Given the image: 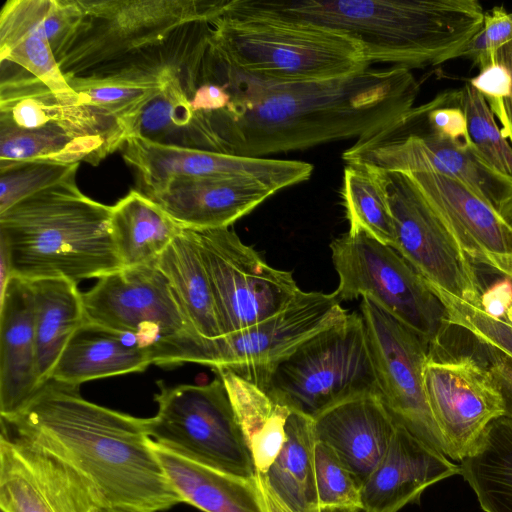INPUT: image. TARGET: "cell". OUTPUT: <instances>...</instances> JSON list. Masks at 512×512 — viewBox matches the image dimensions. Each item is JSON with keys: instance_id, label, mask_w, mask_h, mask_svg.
Instances as JSON below:
<instances>
[{"instance_id": "cell-1", "label": "cell", "mask_w": 512, "mask_h": 512, "mask_svg": "<svg viewBox=\"0 0 512 512\" xmlns=\"http://www.w3.org/2000/svg\"><path fill=\"white\" fill-rule=\"evenodd\" d=\"M202 69V82L222 85L231 101L198 112V149L246 157L361 139L411 110L420 91L411 70L397 66L326 81H269L232 67L210 42Z\"/></svg>"}, {"instance_id": "cell-2", "label": "cell", "mask_w": 512, "mask_h": 512, "mask_svg": "<svg viewBox=\"0 0 512 512\" xmlns=\"http://www.w3.org/2000/svg\"><path fill=\"white\" fill-rule=\"evenodd\" d=\"M1 432L74 469L105 510L161 512L183 503L153 450L146 418L84 399L79 387L45 382Z\"/></svg>"}, {"instance_id": "cell-3", "label": "cell", "mask_w": 512, "mask_h": 512, "mask_svg": "<svg viewBox=\"0 0 512 512\" xmlns=\"http://www.w3.org/2000/svg\"><path fill=\"white\" fill-rule=\"evenodd\" d=\"M225 12L332 29L357 41L369 64L409 70L459 58L485 13L477 0H231Z\"/></svg>"}, {"instance_id": "cell-4", "label": "cell", "mask_w": 512, "mask_h": 512, "mask_svg": "<svg viewBox=\"0 0 512 512\" xmlns=\"http://www.w3.org/2000/svg\"><path fill=\"white\" fill-rule=\"evenodd\" d=\"M75 176L0 212V249L13 277L78 284L123 269L111 232V206L83 194Z\"/></svg>"}, {"instance_id": "cell-5", "label": "cell", "mask_w": 512, "mask_h": 512, "mask_svg": "<svg viewBox=\"0 0 512 512\" xmlns=\"http://www.w3.org/2000/svg\"><path fill=\"white\" fill-rule=\"evenodd\" d=\"M230 0H78L82 17L57 55L66 78L166 62L164 49Z\"/></svg>"}, {"instance_id": "cell-6", "label": "cell", "mask_w": 512, "mask_h": 512, "mask_svg": "<svg viewBox=\"0 0 512 512\" xmlns=\"http://www.w3.org/2000/svg\"><path fill=\"white\" fill-rule=\"evenodd\" d=\"M1 75L2 151L13 164L98 165L130 136L116 118L78 95L54 94L30 73Z\"/></svg>"}, {"instance_id": "cell-7", "label": "cell", "mask_w": 512, "mask_h": 512, "mask_svg": "<svg viewBox=\"0 0 512 512\" xmlns=\"http://www.w3.org/2000/svg\"><path fill=\"white\" fill-rule=\"evenodd\" d=\"M209 42L232 67L269 81H326L370 67L361 45L346 34L270 17L223 12L211 22Z\"/></svg>"}, {"instance_id": "cell-8", "label": "cell", "mask_w": 512, "mask_h": 512, "mask_svg": "<svg viewBox=\"0 0 512 512\" xmlns=\"http://www.w3.org/2000/svg\"><path fill=\"white\" fill-rule=\"evenodd\" d=\"M84 320L139 338L160 366L210 367V340L194 329L156 263L123 268L82 293Z\"/></svg>"}, {"instance_id": "cell-9", "label": "cell", "mask_w": 512, "mask_h": 512, "mask_svg": "<svg viewBox=\"0 0 512 512\" xmlns=\"http://www.w3.org/2000/svg\"><path fill=\"white\" fill-rule=\"evenodd\" d=\"M311 418L364 394H378L366 328L353 312L301 344L271 372L264 388Z\"/></svg>"}, {"instance_id": "cell-10", "label": "cell", "mask_w": 512, "mask_h": 512, "mask_svg": "<svg viewBox=\"0 0 512 512\" xmlns=\"http://www.w3.org/2000/svg\"><path fill=\"white\" fill-rule=\"evenodd\" d=\"M340 302L369 297L429 346L443 348L451 327L445 307L428 282L393 247L363 233L347 232L331 245Z\"/></svg>"}, {"instance_id": "cell-11", "label": "cell", "mask_w": 512, "mask_h": 512, "mask_svg": "<svg viewBox=\"0 0 512 512\" xmlns=\"http://www.w3.org/2000/svg\"><path fill=\"white\" fill-rule=\"evenodd\" d=\"M158 385L157 413L146 418L154 443L220 472L257 478L253 457L218 374L204 385Z\"/></svg>"}, {"instance_id": "cell-12", "label": "cell", "mask_w": 512, "mask_h": 512, "mask_svg": "<svg viewBox=\"0 0 512 512\" xmlns=\"http://www.w3.org/2000/svg\"><path fill=\"white\" fill-rule=\"evenodd\" d=\"M405 114L356 140L342 153L344 162L381 172H430L458 179L496 207L508 195L512 176L492 167L470 140L431 134L409 122Z\"/></svg>"}, {"instance_id": "cell-13", "label": "cell", "mask_w": 512, "mask_h": 512, "mask_svg": "<svg viewBox=\"0 0 512 512\" xmlns=\"http://www.w3.org/2000/svg\"><path fill=\"white\" fill-rule=\"evenodd\" d=\"M192 230L223 335L275 315L301 290L291 272L270 266L229 227Z\"/></svg>"}, {"instance_id": "cell-14", "label": "cell", "mask_w": 512, "mask_h": 512, "mask_svg": "<svg viewBox=\"0 0 512 512\" xmlns=\"http://www.w3.org/2000/svg\"><path fill=\"white\" fill-rule=\"evenodd\" d=\"M359 313L367 332L379 395L387 410L398 425L445 454L424 388L429 346L369 297H362Z\"/></svg>"}, {"instance_id": "cell-15", "label": "cell", "mask_w": 512, "mask_h": 512, "mask_svg": "<svg viewBox=\"0 0 512 512\" xmlns=\"http://www.w3.org/2000/svg\"><path fill=\"white\" fill-rule=\"evenodd\" d=\"M378 172L394 218L392 247L429 285L480 307L484 288L474 263L435 216L411 179L401 172Z\"/></svg>"}, {"instance_id": "cell-16", "label": "cell", "mask_w": 512, "mask_h": 512, "mask_svg": "<svg viewBox=\"0 0 512 512\" xmlns=\"http://www.w3.org/2000/svg\"><path fill=\"white\" fill-rule=\"evenodd\" d=\"M347 314L334 293L300 290L275 315L210 340V367L228 370L264 389L280 362Z\"/></svg>"}, {"instance_id": "cell-17", "label": "cell", "mask_w": 512, "mask_h": 512, "mask_svg": "<svg viewBox=\"0 0 512 512\" xmlns=\"http://www.w3.org/2000/svg\"><path fill=\"white\" fill-rule=\"evenodd\" d=\"M423 381L445 455L461 463L488 426L505 417L499 384L489 366L472 355L444 358L432 352L424 365Z\"/></svg>"}, {"instance_id": "cell-18", "label": "cell", "mask_w": 512, "mask_h": 512, "mask_svg": "<svg viewBox=\"0 0 512 512\" xmlns=\"http://www.w3.org/2000/svg\"><path fill=\"white\" fill-rule=\"evenodd\" d=\"M136 176L137 191L152 197L179 179L246 178L274 193L310 178L313 166L298 160L246 157L172 144L133 135L122 148Z\"/></svg>"}, {"instance_id": "cell-19", "label": "cell", "mask_w": 512, "mask_h": 512, "mask_svg": "<svg viewBox=\"0 0 512 512\" xmlns=\"http://www.w3.org/2000/svg\"><path fill=\"white\" fill-rule=\"evenodd\" d=\"M2 512H104L89 483L51 454L1 432Z\"/></svg>"}, {"instance_id": "cell-20", "label": "cell", "mask_w": 512, "mask_h": 512, "mask_svg": "<svg viewBox=\"0 0 512 512\" xmlns=\"http://www.w3.org/2000/svg\"><path fill=\"white\" fill-rule=\"evenodd\" d=\"M405 174L474 264L511 276L512 226L492 202L458 179L430 172Z\"/></svg>"}, {"instance_id": "cell-21", "label": "cell", "mask_w": 512, "mask_h": 512, "mask_svg": "<svg viewBox=\"0 0 512 512\" xmlns=\"http://www.w3.org/2000/svg\"><path fill=\"white\" fill-rule=\"evenodd\" d=\"M68 27L57 0H8L0 13V60L33 75L54 94L76 97L62 73L52 47Z\"/></svg>"}, {"instance_id": "cell-22", "label": "cell", "mask_w": 512, "mask_h": 512, "mask_svg": "<svg viewBox=\"0 0 512 512\" xmlns=\"http://www.w3.org/2000/svg\"><path fill=\"white\" fill-rule=\"evenodd\" d=\"M461 474L460 465L398 425L361 491L364 512H398L431 485Z\"/></svg>"}, {"instance_id": "cell-23", "label": "cell", "mask_w": 512, "mask_h": 512, "mask_svg": "<svg viewBox=\"0 0 512 512\" xmlns=\"http://www.w3.org/2000/svg\"><path fill=\"white\" fill-rule=\"evenodd\" d=\"M317 440L328 444L363 486L382 460L397 423L380 395L342 401L313 418Z\"/></svg>"}, {"instance_id": "cell-24", "label": "cell", "mask_w": 512, "mask_h": 512, "mask_svg": "<svg viewBox=\"0 0 512 512\" xmlns=\"http://www.w3.org/2000/svg\"><path fill=\"white\" fill-rule=\"evenodd\" d=\"M40 387L32 287L30 281L12 277L0 295L1 418L24 409Z\"/></svg>"}, {"instance_id": "cell-25", "label": "cell", "mask_w": 512, "mask_h": 512, "mask_svg": "<svg viewBox=\"0 0 512 512\" xmlns=\"http://www.w3.org/2000/svg\"><path fill=\"white\" fill-rule=\"evenodd\" d=\"M264 185L246 178L179 179L148 197L183 228H226L271 195Z\"/></svg>"}, {"instance_id": "cell-26", "label": "cell", "mask_w": 512, "mask_h": 512, "mask_svg": "<svg viewBox=\"0 0 512 512\" xmlns=\"http://www.w3.org/2000/svg\"><path fill=\"white\" fill-rule=\"evenodd\" d=\"M151 364L153 356L137 336L84 320L49 380L79 387L95 379L141 372Z\"/></svg>"}, {"instance_id": "cell-27", "label": "cell", "mask_w": 512, "mask_h": 512, "mask_svg": "<svg viewBox=\"0 0 512 512\" xmlns=\"http://www.w3.org/2000/svg\"><path fill=\"white\" fill-rule=\"evenodd\" d=\"M154 452L184 503L204 512H266L256 479H244L190 461L151 440Z\"/></svg>"}, {"instance_id": "cell-28", "label": "cell", "mask_w": 512, "mask_h": 512, "mask_svg": "<svg viewBox=\"0 0 512 512\" xmlns=\"http://www.w3.org/2000/svg\"><path fill=\"white\" fill-rule=\"evenodd\" d=\"M182 67L132 66L66 79L81 102L116 118L131 136L143 111L161 93L171 72Z\"/></svg>"}, {"instance_id": "cell-29", "label": "cell", "mask_w": 512, "mask_h": 512, "mask_svg": "<svg viewBox=\"0 0 512 512\" xmlns=\"http://www.w3.org/2000/svg\"><path fill=\"white\" fill-rule=\"evenodd\" d=\"M183 227L132 189L111 206V232L123 268L153 265Z\"/></svg>"}, {"instance_id": "cell-30", "label": "cell", "mask_w": 512, "mask_h": 512, "mask_svg": "<svg viewBox=\"0 0 512 512\" xmlns=\"http://www.w3.org/2000/svg\"><path fill=\"white\" fill-rule=\"evenodd\" d=\"M253 457L257 475H265L287 439L294 410L266 390L228 370H218Z\"/></svg>"}, {"instance_id": "cell-31", "label": "cell", "mask_w": 512, "mask_h": 512, "mask_svg": "<svg viewBox=\"0 0 512 512\" xmlns=\"http://www.w3.org/2000/svg\"><path fill=\"white\" fill-rule=\"evenodd\" d=\"M190 323L207 340L223 336L210 281L192 229L183 228L156 262Z\"/></svg>"}, {"instance_id": "cell-32", "label": "cell", "mask_w": 512, "mask_h": 512, "mask_svg": "<svg viewBox=\"0 0 512 512\" xmlns=\"http://www.w3.org/2000/svg\"><path fill=\"white\" fill-rule=\"evenodd\" d=\"M34 296L37 375L50 379L64 348L84 321L82 293L65 279L30 281Z\"/></svg>"}, {"instance_id": "cell-33", "label": "cell", "mask_w": 512, "mask_h": 512, "mask_svg": "<svg viewBox=\"0 0 512 512\" xmlns=\"http://www.w3.org/2000/svg\"><path fill=\"white\" fill-rule=\"evenodd\" d=\"M287 439L265 475H258L292 512H319L313 418L293 410Z\"/></svg>"}, {"instance_id": "cell-34", "label": "cell", "mask_w": 512, "mask_h": 512, "mask_svg": "<svg viewBox=\"0 0 512 512\" xmlns=\"http://www.w3.org/2000/svg\"><path fill=\"white\" fill-rule=\"evenodd\" d=\"M460 468L484 512H512V420L493 421Z\"/></svg>"}, {"instance_id": "cell-35", "label": "cell", "mask_w": 512, "mask_h": 512, "mask_svg": "<svg viewBox=\"0 0 512 512\" xmlns=\"http://www.w3.org/2000/svg\"><path fill=\"white\" fill-rule=\"evenodd\" d=\"M341 193L348 232H363L392 247L394 218L379 172L361 164H346Z\"/></svg>"}, {"instance_id": "cell-36", "label": "cell", "mask_w": 512, "mask_h": 512, "mask_svg": "<svg viewBox=\"0 0 512 512\" xmlns=\"http://www.w3.org/2000/svg\"><path fill=\"white\" fill-rule=\"evenodd\" d=\"M470 141L499 172L512 176V146L503 136L485 98L468 81L459 89Z\"/></svg>"}, {"instance_id": "cell-37", "label": "cell", "mask_w": 512, "mask_h": 512, "mask_svg": "<svg viewBox=\"0 0 512 512\" xmlns=\"http://www.w3.org/2000/svg\"><path fill=\"white\" fill-rule=\"evenodd\" d=\"M443 303L448 323L466 330L480 345L512 359V326L450 293L431 286Z\"/></svg>"}, {"instance_id": "cell-38", "label": "cell", "mask_w": 512, "mask_h": 512, "mask_svg": "<svg viewBox=\"0 0 512 512\" xmlns=\"http://www.w3.org/2000/svg\"><path fill=\"white\" fill-rule=\"evenodd\" d=\"M314 462L319 506L343 505L361 509L362 485L328 444L316 441Z\"/></svg>"}, {"instance_id": "cell-39", "label": "cell", "mask_w": 512, "mask_h": 512, "mask_svg": "<svg viewBox=\"0 0 512 512\" xmlns=\"http://www.w3.org/2000/svg\"><path fill=\"white\" fill-rule=\"evenodd\" d=\"M79 164L45 163L17 165L0 171V212L77 172Z\"/></svg>"}, {"instance_id": "cell-40", "label": "cell", "mask_w": 512, "mask_h": 512, "mask_svg": "<svg viewBox=\"0 0 512 512\" xmlns=\"http://www.w3.org/2000/svg\"><path fill=\"white\" fill-rule=\"evenodd\" d=\"M512 40V13L504 6H494L484 13L479 31L463 48L459 57L472 61L479 70L495 62L497 49Z\"/></svg>"}, {"instance_id": "cell-41", "label": "cell", "mask_w": 512, "mask_h": 512, "mask_svg": "<svg viewBox=\"0 0 512 512\" xmlns=\"http://www.w3.org/2000/svg\"><path fill=\"white\" fill-rule=\"evenodd\" d=\"M487 101L492 112L510 96L512 80L508 69L495 61L468 80Z\"/></svg>"}, {"instance_id": "cell-42", "label": "cell", "mask_w": 512, "mask_h": 512, "mask_svg": "<svg viewBox=\"0 0 512 512\" xmlns=\"http://www.w3.org/2000/svg\"><path fill=\"white\" fill-rule=\"evenodd\" d=\"M511 303L512 280L502 277L483 290L480 308L491 317L503 320Z\"/></svg>"}, {"instance_id": "cell-43", "label": "cell", "mask_w": 512, "mask_h": 512, "mask_svg": "<svg viewBox=\"0 0 512 512\" xmlns=\"http://www.w3.org/2000/svg\"><path fill=\"white\" fill-rule=\"evenodd\" d=\"M231 101L229 92L220 84L202 82L190 97V105L195 112H213L224 109Z\"/></svg>"}, {"instance_id": "cell-44", "label": "cell", "mask_w": 512, "mask_h": 512, "mask_svg": "<svg viewBox=\"0 0 512 512\" xmlns=\"http://www.w3.org/2000/svg\"><path fill=\"white\" fill-rule=\"evenodd\" d=\"M489 359V368L495 376L505 404V417L512 420V359L484 347Z\"/></svg>"}, {"instance_id": "cell-45", "label": "cell", "mask_w": 512, "mask_h": 512, "mask_svg": "<svg viewBox=\"0 0 512 512\" xmlns=\"http://www.w3.org/2000/svg\"><path fill=\"white\" fill-rule=\"evenodd\" d=\"M495 61L501 63L508 69L512 80V40L497 49L495 53ZM493 113L501 124V132L503 136L512 146V86L510 96L503 100Z\"/></svg>"}, {"instance_id": "cell-46", "label": "cell", "mask_w": 512, "mask_h": 512, "mask_svg": "<svg viewBox=\"0 0 512 512\" xmlns=\"http://www.w3.org/2000/svg\"><path fill=\"white\" fill-rule=\"evenodd\" d=\"M258 481L263 495L266 512H292L259 476Z\"/></svg>"}, {"instance_id": "cell-47", "label": "cell", "mask_w": 512, "mask_h": 512, "mask_svg": "<svg viewBox=\"0 0 512 512\" xmlns=\"http://www.w3.org/2000/svg\"><path fill=\"white\" fill-rule=\"evenodd\" d=\"M497 209L501 216L512 226V189L498 204Z\"/></svg>"}, {"instance_id": "cell-48", "label": "cell", "mask_w": 512, "mask_h": 512, "mask_svg": "<svg viewBox=\"0 0 512 512\" xmlns=\"http://www.w3.org/2000/svg\"><path fill=\"white\" fill-rule=\"evenodd\" d=\"M361 510L355 506L327 505L321 506L319 512H358Z\"/></svg>"}, {"instance_id": "cell-49", "label": "cell", "mask_w": 512, "mask_h": 512, "mask_svg": "<svg viewBox=\"0 0 512 512\" xmlns=\"http://www.w3.org/2000/svg\"><path fill=\"white\" fill-rule=\"evenodd\" d=\"M508 325L512 326V303L510 304L509 308L507 309L503 320Z\"/></svg>"}, {"instance_id": "cell-50", "label": "cell", "mask_w": 512, "mask_h": 512, "mask_svg": "<svg viewBox=\"0 0 512 512\" xmlns=\"http://www.w3.org/2000/svg\"><path fill=\"white\" fill-rule=\"evenodd\" d=\"M104 512H126V511H120V510H105Z\"/></svg>"}]
</instances>
